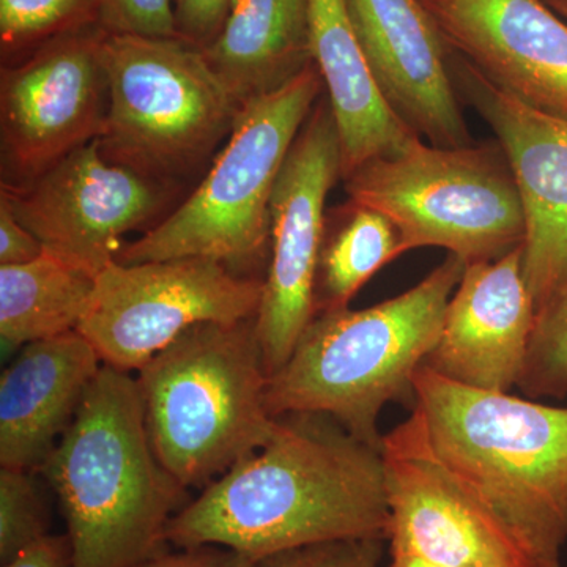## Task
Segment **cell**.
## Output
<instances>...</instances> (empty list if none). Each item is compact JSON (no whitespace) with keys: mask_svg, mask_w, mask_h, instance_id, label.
<instances>
[{"mask_svg":"<svg viewBox=\"0 0 567 567\" xmlns=\"http://www.w3.org/2000/svg\"><path fill=\"white\" fill-rule=\"evenodd\" d=\"M106 31L89 25L41 44L0 73V132L6 182H28L102 136Z\"/></svg>","mask_w":567,"mask_h":567,"instance_id":"13","label":"cell"},{"mask_svg":"<svg viewBox=\"0 0 567 567\" xmlns=\"http://www.w3.org/2000/svg\"><path fill=\"white\" fill-rule=\"evenodd\" d=\"M264 278L200 257L121 264L96 276L78 331L103 364L137 372L189 328L252 319Z\"/></svg>","mask_w":567,"mask_h":567,"instance_id":"9","label":"cell"},{"mask_svg":"<svg viewBox=\"0 0 567 567\" xmlns=\"http://www.w3.org/2000/svg\"><path fill=\"white\" fill-rule=\"evenodd\" d=\"M133 567H257L256 559L223 546L178 547L177 551H158Z\"/></svg>","mask_w":567,"mask_h":567,"instance_id":"29","label":"cell"},{"mask_svg":"<svg viewBox=\"0 0 567 567\" xmlns=\"http://www.w3.org/2000/svg\"><path fill=\"white\" fill-rule=\"evenodd\" d=\"M546 2L555 13L561 14L567 20V0H546Z\"/></svg>","mask_w":567,"mask_h":567,"instance_id":"33","label":"cell"},{"mask_svg":"<svg viewBox=\"0 0 567 567\" xmlns=\"http://www.w3.org/2000/svg\"><path fill=\"white\" fill-rule=\"evenodd\" d=\"M465 264L447 254L406 292L371 308L317 312L289 360L268 377L270 415L323 413L382 450L379 417L391 402L415 404L413 379L434 349Z\"/></svg>","mask_w":567,"mask_h":567,"instance_id":"4","label":"cell"},{"mask_svg":"<svg viewBox=\"0 0 567 567\" xmlns=\"http://www.w3.org/2000/svg\"><path fill=\"white\" fill-rule=\"evenodd\" d=\"M347 197L386 215L404 251L446 249L465 265L492 262L524 245L516 177L498 141L436 147L416 141L342 178Z\"/></svg>","mask_w":567,"mask_h":567,"instance_id":"8","label":"cell"},{"mask_svg":"<svg viewBox=\"0 0 567 567\" xmlns=\"http://www.w3.org/2000/svg\"><path fill=\"white\" fill-rule=\"evenodd\" d=\"M342 181V147L327 92L306 118L270 200V260L256 316L268 377L286 364L316 316L328 194Z\"/></svg>","mask_w":567,"mask_h":567,"instance_id":"11","label":"cell"},{"mask_svg":"<svg viewBox=\"0 0 567 567\" xmlns=\"http://www.w3.org/2000/svg\"><path fill=\"white\" fill-rule=\"evenodd\" d=\"M61 503L71 567H133L188 505L153 450L136 377L103 364L40 472Z\"/></svg>","mask_w":567,"mask_h":567,"instance_id":"2","label":"cell"},{"mask_svg":"<svg viewBox=\"0 0 567 567\" xmlns=\"http://www.w3.org/2000/svg\"><path fill=\"white\" fill-rule=\"evenodd\" d=\"M391 555L451 567H539L480 496L439 457L423 413L382 440Z\"/></svg>","mask_w":567,"mask_h":567,"instance_id":"12","label":"cell"},{"mask_svg":"<svg viewBox=\"0 0 567 567\" xmlns=\"http://www.w3.org/2000/svg\"><path fill=\"white\" fill-rule=\"evenodd\" d=\"M447 47L499 91L567 121V24L546 0H423Z\"/></svg>","mask_w":567,"mask_h":567,"instance_id":"16","label":"cell"},{"mask_svg":"<svg viewBox=\"0 0 567 567\" xmlns=\"http://www.w3.org/2000/svg\"><path fill=\"white\" fill-rule=\"evenodd\" d=\"M517 388L528 399L567 398V286L537 311Z\"/></svg>","mask_w":567,"mask_h":567,"instance_id":"24","label":"cell"},{"mask_svg":"<svg viewBox=\"0 0 567 567\" xmlns=\"http://www.w3.org/2000/svg\"><path fill=\"white\" fill-rule=\"evenodd\" d=\"M383 102L436 147L472 144L450 71V47L423 0H346Z\"/></svg>","mask_w":567,"mask_h":567,"instance_id":"15","label":"cell"},{"mask_svg":"<svg viewBox=\"0 0 567 567\" xmlns=\"http://www.w3.org/2000/svg\"><path fill=\"white\" fill-rule=\"evenodd\" d=\"M99 22L114 35L178 39L174 0H99Z\"/></svg>","mask_w":567,"mask_h":567,"instance_id":"27","label":"cell"},{"mask_svg":"<svg viewBox=\"0 0 567 567\" xmlns=\"http://www.w3.org/2000/svg\"><path fill=\"white\" fill-rule=\"evenodd\" d=\"M324 92L322 74L312 63L279 91L246 102L203 182L162 223L123 245L117 262L200 257L246 276L267 268L271 194L290 147Z\"/></svg>","mask_w":567,"mask_h":567,"instance_id":"6","label":"cell"},{"mask_svg":"<svg viewBox=\"0 0 567 567\" xmlns=\"http://www.w3.org/2000/svg\"><path fill=\"white\" fill-rule=\"evenodd\" d=\"M312 51L338 122L342 178L379 156L404 152L421 137L383 102L354 35L346 0H309Z\"/></svg>","mask_w":567,"mask_h":567,"instance_id":"19","label":"cell"},{"mask_svg":"<svg viewBox=\"0 0 567 567\" xmlns=\"http://www.w3.org/2000/svg\"><path fill=\"white\" fill-rule=\"evenodd\" d=\"M382 450L323 413L275 417L274 434L183 506L167 544H213L260 559L339 539H385Z\"/></svg>","mask_w":567,"mask_h":567,"instance_id":"1","label":"cell"},{"mask_svg":"<svg viewBox=\"0 0 567 567\" xmlns=\"http://www.w3.org/2000/svg\"><path fill=\"white\" fill-rule=\"evenodd\" d=\"M404 251L401 234L382 212L347 203L327 212L316 284V315L349 308L354 295Z\"/></svg>","mask_w":567,"mask_h":567,"instance_id":"22","label":"cell"},{"mask_svg":"<svg viewBox=\"0 0 567 567\" xmlns=\"http://www.w3.org/2000/svg\"><path fill=\"white\" fill-rule=\"evenodd\" d=\"M102 368L78 330L22 347L0 375V466L40 472Z\"/></svg>","mask_w":567,"mask_h":567,"instance_id":"18","label":"cell"},{"mask_svg":"<svg viewBox=\"0 0 567 567\" xmlns=\"http://www.w3.org/2000/svg\"><path fill=\"white\" fill-rule=\"evenodd\" d=\"M43 252L39 238L18 219L7 197L0 194V267L28 264Z\"/></svg>","mask_w":567,"mask_h":567,"instance_id":"30","label":"cell"},{"mask_svg":"<svg viewBox=\"0 0 567 567\" xmlns=\"http://www.w3.org/2000/svg\"><path fill=\"white\" fill-rule=\"evenodd\" d=\"M450 71L458 99L491 126L513 167L527 227L522 265L539 311L567 286V121L499 91L453 50Z\"/></svg>","mask_w":567,"mask_h":567,"instance_id":"14","label":"cell"},{"mask_svg":"<svg viewBox=\"0 0 567 567\" xmlns=\"http://www.w3.org/2000/svg\"><path fill=\"white\" fill-rule=\"evenodd\" d=\"M31 470L0 466V561L50 536V516Z\"/></svg>","mask_w":567,"mask_h":567,"instance_id":"25","label":"cell"},{"mask_svg":"<svg viewBox=\"0 0 567 567\" xmlns=\"http://www.w3.org/2000/svg\"><path fill=\"white\" fill-rule=\"evenodd\" d=\"M181 189L110 162L95 140L0 194L44 251L96 278L126 234L147 233L177 207Z\"/></svg>","mask_w":567,"mask_h":567,"instance_id":"10","label":"cell"},{"mask_svg":"<svg viewBox=\"0 0 567 567\" xmlns=\"http://www.w3.org/2000/svg\"><path fill=\"white\" fill-rule=\"evenodd\" d=\"M102 55L103 155L182 188L233 133L241 104L188 41L106 33Z\"/></svg>","mask_w":567,"mask_h":567,"instance_id":"7","label":"cell"},{"mask_svg":"<svg viewBox=\"0 0 567 567\" xmlns=\"http://www.w3.org/2000/svg\"><path fill=\"white\" fill-rule=\"evenodd\" d=\"M203 51L241 106L279 91L316 63L309 0H235Z\"/></svg>","mask_w":567,"mask_h":567,"instance_id":"20","label":"cell"},{"mask_svg":"<svg viewBox=\"0 0 567 567\" xmlns=\"http://www.w3.org/2000/svg\"><path fill=\"white\" fill-rule=\"evenodd\" d=\"M235 0H174L178 39L205 50L227 20Z\"/></svg>","mask_w":567,"mask_h":567,"instance_id":"28","label":"cell"},{"mask_svg":"<svg viewBox=\"0 0 567 567\" xmlns=\"http://www.w3.org/2000/svg\"><path fill=\"white\" fill-rule=\"evenodd\" d=\"M136 383L153 450L186 488L208 486L274 434L256 317L189 328Z\"/></svg>","mask_w":567,"mask_h":567,"instance_id":"5","label":"cell"},{"mask_svg":"<svg viewBox=\"0 0 567 567\" xmlns=\"http://www.w3.org/2000/svg\"><path fill=\"white\" fill-rule=\"evenodd\" d=\"M2 567H71V547L66 535H50L25 548Z\"/></svg>","mask_w":567,"mask_h":567,"instance_id":"31","label":"cell"},{"mask_svg":"<svg viewBox=\"0 0 567 567\" xmlns=\"http://www.w3.org/2000/svg\"><path fill=\"white\" fill-rule=\"evenodd\" d=\"M536 312L522 246L492 262L465 265L423 365L458 385L511 393L524 372Z\"/></svg>","mask_w":567,"mask_h":567,"instance_id":"17","label":"cell"},{"mask_svg":"<svg viewBox=\"0 0 567 567\" xmlns=\"http://www.w3.org/2000/svg\"><path fill=\"white\" fill-rule=\"evenodd\" d=\"M386 567H451L431 561V559L415 557V555H391L390 565Z\"/></svg>","mask_w":567,"mask_h":567,"instance_id":"32","label":"cell"},{"mask_svg":"<svg viewBox=\"0 0 567 567\" xmlns=\"http://www.w3.org/2000/svg\"><path fill=\"white\" fill-rule=\"evenodd\" d=\"M415 404L439 457L539 567H565L567 409L475 390L421 365Z\"/></svg>","mask_w":567,"mask_h":567,"instance_id":"3","label":"cell"},{"mask_svg":"<svg viewBox=\"0 0 567 567\" xmlns=\"http://www.w3.org/2000/svg\"><path fill=\"white\" fill-rule=\"evenodd\" d=\"M89 25H100L99 0H0L2 65Z\"/></svg>","mask_w":567,"mask_h":567,"instance_id":"23","label":"cell"},{"mask_svg":"<svg viewBox=\"0 0 567 567\" xmlns=\"http://www.w3.org/2000/svg\"><path fill=\"white\" fill-rule=\"evenodd\" d=\"M95 276L44 251L0 267V342L10 354L31 342L76 331L87 315Z\"/></svg>","mask_w":567,"mask_h":567,"instance_id":"21","label":"cell"},{"mask_svg":"<svg viewBox=\"0 0 567 567\" xmlns=\"http://www.w3.org/2000/svg\"><path fill=\"white\" fill-rule=\"evenodd\" d=\"M385 539H339L289 548L257 559V567H380Z\"/></svg>","mask_w":567,"mask_h":567,"instance_id":"26","label":"cell"}]
</instances>
